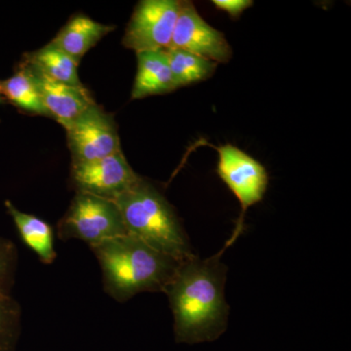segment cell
<instances>
[{
  "instance_id": "cell-1",
  "label": "cell",
  "mask_w": 351,
  "mask_h": 351,
  "mask_svg": "<svg viewBox=\"0 0 351 351\" xmlns=\"http://www.w3.org/2000/svg\"><path fill=\"white\" fill-rule=\"evenodd\" d=\"M228 245L216 255L201 260L193 256L180 263L164 290L167 295L178 343L216 341L228 328L230 306L226 304V265L221 258Z\"/></svg>"
},
{
  "instance_id": "cell-2",
  "label": "cell",
  "mask_w": 351,
  "mask_h": 351,
  "mask_svg": "<svg viewBox=\"0 0 351 351\" xmlns=\"http://www.w3.org/2000/svg\"><path fill=\"white\" fill-rule=\"evenodd\" d=\"M91 249L101 265L106 293L119 302L140 293H164L181 263L128 233Z\"/></svg>"
},
{
  "instance_id": "cell-3",
  "label": "cell",
  "mask_w": 351,
  "mask_h": 351,
  "mask_svg": "<svg viewBox=\"0 0 351 351\" xmlns=\"http://www.w3.org/2000/svg\"><path fill=\"white\" fill-rule=\"evenodd\" d=\"M113 201L119 207L128 234L180 263L195 256L174 208L143 178Z\"/></svg>"
},
{
  "instance_id": "cell-4",
  "label": "cell",
  "mask_w": 351,
  "mask_h": 351,
  "mask_svg": "<svg viewBox=\"0 0 351 351\" xmlns=\"http://www.w3.org/2000/svg\"><path fill=\"white\" fill-rule=\"evenodd\" d=\"M63 240L78 239L90 247L127 234L125 225L114 201L77 191L59 223Z\"/></svg>"
},
{
  "instance_id": "cell-5",
  "label": "cell",
  "mask_w": 351,
  "mask_h": 351,
  "mask_svg": "<svg viewBox=\"0 0 351 351\" xmlns=\"http://www.w3.org/2000/svg\"><path fill=\"white\" fill-rule=\"evenodd\" d=\"M218 152L217 174L239 200L241 213L232 237V245L243 230L244 217L249 208L263 201L269 188V173L257 159L239 147L226 144L216 147Z\"/></svg>"
},
{
  "instance_id": "cell-6",
  "label": "cell",
  "mask_w": 351,
  "mask_h": 351,
  "mask_svg": "<svg viewBox=\"0 0 351 351\" xmlns=\"http://www.w3.org/2000/svg\"><path fill=\"white\" fill-rule=\"evenodd\" d=\"M68 144L75 164L91 162L121 152L112 115L94 104L66 127Z\"/></svg>"
},
{
  "instance_id": "cell-7",
  "label": "cell",
  "mask_w": 351,
  "mask_h": 351,
  "mask_svg": "<svg viewBox=\"0 0 351 351\" xmlns=\"http://www.w3.org/2000/svg\"><path fill=\"white\" fill-rule=\"evenodd\" d=\"M181 1L142 0L127 25L122 43L136 53L170 47Z\"/></svg>"
},
{
  "instance_id": "cell-8",
  "label": "cell",
  "mask_w": 351,
  "mask_h": 351,
  "mask_svg": "<svg viewBox=\"0 0 351 351\" xmlns=\"http://www.w3.org/2000/svg\"><path fill=\"white\" fill-rule=\"evenodd\" d=\"M71 180L80 193L115 200L142 180L128 163L123 152L91 162L71 165Z\"/></svg>"
},
{
  "instance_id": "cell-9",
  "label": "cell",
  "mask_w": 351,
  "mask_h": 351,
  "mask_svg": "<svg viewBox=\"0 0 351 351\" xmlns=\"http://www.w3.org/2000/svg\"><path fill=\"white\" fill-rule=\"evenodd\" d=\"M169 48L188 51L217 64L228 63L232 57L225 34L208 24L191 1H181Z\"/></svg>"
},
{
  "instance_id": "cell-10",
  "label": "cell",
  "mask_w": 351,
  "mask_h": 351,
  "mask_svg": "<svg viewBox=\"0 0 351 351\" xmlns=\"http://www.w3.org/2000/svg\"><path fill=\"white\" fill-rule=\"evenodd\" d=\"M23 60L31 69L44 107L49 112L50 117L59 122L64 128L80 113L96 104L88 89L83 85L73 86L51 80L27 60Z\"/></svg>"
},
{
  "instance_id": "cell-11",
  "label": "cell",
  "mask_w": 351,
  "mask_h": 351,
  "mask_svg": "<svg viewBox=\"0 0 351 351\" xmlns=\"http://www.w3.org/2000/svg\"><path fill=\"white\" fill-rule=\"evenodd\" d=\"M136 54L138 68L132 89L133 100L167 94L177 90L173 82L166 50L144 51Z\"/></svg>"
},
{
  "instance_id": "cell-12",
  "label": "cell",
  "mask_w": 351,
  "mask_h": 351,
  "mask_svg": "<svg viewBox=\"0 0 351 351\" xmlns=\"http://www.w3.org/2000/svg\"><path fill=\"white\" fill-rule=\"evenodd\" d=\"M113 29V25L101 24L87 16L77 15L71 18L49 43L80 63L88 51Z\"/></svg>"
},
{
  "instance_id": "cell-13",
  "label": "cell",
  "mask_w": 351,
  "mask_h": 351,
  "mask_svg": "<svg viewBox=\"0 0 351 351\" xmlns=\"http://www.w3.org/2000/svg\"><path fill=\"white\" fill-rule=\"evenodd\" d=\"M5 208L12 218L22 241L38 255L41 263L50 265L57 257L52 226L34 215L25 213L16 208L10 200Z\"/></svg>"
},
{
  "instance_id": "cell-14",
  "label": "cell",
  "mask_w": 351,
  "mask_h": 351,
  "mask_svg": "<svg viewBox=\"0 0 351 351\" xmlns=\"http://www.w3.org/2000/svg\"><path fill=\"white\" fill-rule=\"evenodd\" d=\"M0 85L4 100L12 104L14 107L29 114L50 117L41 101L31 69L24 60L18 64L13 75L0 82Z\"/></svg>"
},
{
  "instance_id": "cell-15",
  "label": "cell",
  "mask_w": 351,
  "mask_h": 351,
  "mask_svg": "<svg viewBox=\"0 0 351 351\" xmlns=\"http://www.w3.org/2000/svg\"><path fill=\"white\" fill-rule=\"evenodd\" d=\"M24 59L51 80L73 86L82 85L77 71L80 63L50 43L40 49L27 53Z\"/></svg>"
},
{
  "instance_id": "cell-16",
  "label": "cell",
  "mask_w": 351,
  "mask_h": 351,
  "mask_svg": "<svg viewBox=\"0 0 351 351\" xmlns=\"http://www.w3.org/2000/svg\"><path fill=\"white\" fill-rule=\"evenodd\" d=\"M176 88L188 86L211 77L218 64L193 53L175 48L166 49Z\"/></svg>"
},
{
  "instance_id": "cell-17",
  "label": "cell",
  "mask_w": 351,
  "mask_h": 351,
  "mask_svg": "<svg viewBox=\"0 0 351 351\" xmlns=\"http://www.w3.org/2000/svg\"><path fill=\"white\" fill-rule=\"evenodd\" d=\"M20 320L19 304L8 293L0 292V351H10Z\"/></svg>"
},
{
  "instance_id": "cell-18",
  "label": "cell",
  "mask_w": 351,
  "mask_h": 351,
  "mask_svg": "<svg viewBox=\"0 0 351 351\" xmlns=\"http://www.w3.org/2000/svg\"><path fill=\"white\" fill-rule=\"evenodd\" d=\"M18 253L10 240L0 237V292L10 294L17 269Z\"/></svg>"
},
{
  "instance_id": "cell-19",
  "label": "cell",
  "mask_w": 351,
  "mask_h": 351,
  "mask_svg": "<svg viewBox=\"0 0 351 351\" xmlns=\"http://www.w3.org/2000/svg\"><path fill=\"white\" fill-rule=\"evenodd\" d=\"M212 3L219 10L237 19L245 10L253 6L254 2L252 0H213Z\"/></svg>"
},
{
  "instance_id": "cell-20",
  "label": "cell",
  "mask_w": 351,
  "mask_h": 351,
  "mask_svg": "<svg viewBox=\"0 0 351 351\" xmlns=\"http://www.w3.org/2000/svg\"><path fill=\"white\" fill-rule=\"evenodd\" d=\"M4 101L3 96H2L1 85H0V105Z\"/></svg>"
}]
</instances>
